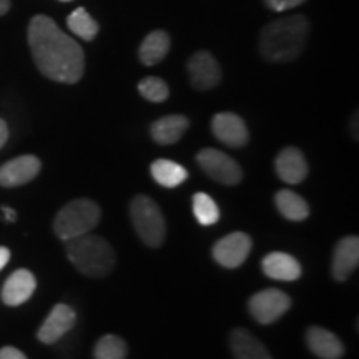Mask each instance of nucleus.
I'll list each match as a JSON object with an SVG mask.
<instances>
[{"label":"nucleus","mask_w":359,"mask_h":359,"mask_svg":"<svg viewBox=\"0 0 359 359\" xmlns=\"http://www.w3.org/2000/svg\"><path fill=\"white\" fill-rule=\"evenodd\" d=\"M29 45L39 70L58 83H77L85 70L82 47L47 15H35L29 25Z\"/></svg>","instance_id":"f257e3e1"},{"label":"nucleus","mask_w":359,"mask_h":359,"mask_svg":"<svg viewBox=\"0 0 359 359\" xmlns=\"http://www.w3.org/2000/svg\"><path fill=\"white\" fill-rule=\"evenodd\" d=\"M309 34V22L303 15H290L269 22L259 34V53L264 60L281 64L302 55Z\"/></svg>","instance_id":"f03ea898"},{"label":"nucleus","mask_w":359,"mask_h":359,"mask_svg":"<svg viewBox=\"0 0 359 359\" xmlns=\"http://www.w3.org/2000/svg\"><path fill=\"white\" fill-rule=\"evenodd\" d=\"M65 253L69 262L82 275L90 278L107 276L115 266V253L111 245L105 238L92 233L65 241Z\"/></svg>","instance_id":"7ed1b4c3"},{"label":"nucleus","mask_w":359,"mask_h":359,"mask_svg":"<svg viewBox=\"0 0 359 359\" xmlns=\"http://www.w3.org/2000/svg\"><path fill=\"white\" fill-rule=\"evenodd\" d=\"M100 217L102 210L95 201L87 198L74 200L57 213L53 231L65 243L92 231L100 223Z\"/></svg>","instance_id":"20e7f679"},{"label":"nucleus","mask_w":359,"mask_h":359,"mask_svg":"<svg viewBox=\"0 0 359 359\" xmlns=\"http://www.w3.org/2000/svg\"><path fill=\"white\" fill-rule=\"evenodd\" d=\"M130 217L137 235L150 248H158L167 236V223L160 206L150 196L137 195L130 203Z\"/></svg>","instance_id":"39448f33"},{"label":"nucleus","mask_w":359,"mask_h":359,"mask_svg":"<svg viewBox=\"0 0 359 359\" xmlns=\"http://www.w3.org/2000/svg\"><path fill=\"white\" fill-rule=\"evenodd\" d=\"M200 168L215 182L222 185H238L243 178V170L230 155L217 148H203L196 155Z\"/></svg>","instance_id":"423d86ee"},{"label":"nucleus","mask_w":359,"mask_h":359,"mask_svg":"<svg viewBox=\"0 0 359 359\" xmlns=\"http://www.w3.org/2000/svg\"><path fill=\"white\" fill-rule=\"evenodd\" d=\"M291 308V299L281 290L268 288L255 293L248 302V311L259 325H271Z\"/></svg>","instance_id":"0eeeda50"},{"label":"nucleus","mask_w":359,"mask_h":359,"mask_svg":"<svg viewBox=\"0 0 359 359\" xmlns=\"http://www.w3.org/2000/svg\"><path fill=\"white\" fill-rule=\"evenodd\" d=\"M251 238L246 233L235 231L217 241L213 246V258L219 266L235 269L241 266L251 251Z\"/></svg>","instance_id":"6e6552de"},{"label":"nucleus","mask_w":359,"mask_h":359,"mask_svg":"<svg viewBox=\"0 0 359 359\" xmlns=\"http://www.w3.org/2000/svg\"><path fill=\"white\" fill-rule=\"evenodd\" d=\"M212 130L215 138L226 147L241 148L250 142V133L245 120L231 111H222V114L215 115Z\"/></svg>","instance_id":"1a4fd4ad"},{"label":"nucleus","mask_w":359,"mask_h":359,"mask_svg":"<svg viewBox=\"0 0 359 359\" xmlns=\"http://www.w3.org/2000/svg\"><path fill=\"white\" fill-rule=\"evenodd\" d=\"M188 75L196 90H212L222 80V69L210 52H196L188 60Z\"/></svg>","instance_id":"9d476101"},{"label":"nucleus","mask_w":359,"mask_h":359,"mask_svg":"<svg viewBox=\"0 0 359 359\" xmlns=\"http://www.w3.org/2000/svg\"><path fill=\"white\" fill-rule=\"evenodd\" d=\"M40 168H42V163L34 155H22L8 160L0 167V187L13 188L25 185L37 177Z\"/></svg>","instance_id":"9b49d317"},{"label":"nucleus","mask_w":359,"mask_h":359,"mask_svg":"<svg viewBox=\"0 0 359 359\" xmlns=\"http://www.w3.org/2000/svg\"><path fill=\"white\" fill-rule=\"evenodd\" d=\"M75 320H77V314H75L74 309L67 306V304H57L47 316V320L40 326L37 338L43 344L57 343L62 336L69 333L74 327Z\"/></svg>","instance_id":"f8f14e48"},{"label":"nucleus","mask_w":359,"mask_h":359,"mask_svg":"<svg viewBox=\"0 0 359 359\" xmlns=\"http://www.w3.org/2000/svg\"><path fill=\"white\" fill-rule=\"evenodd\" d=\"M275 170L280 180L288 185H298L308 177V161L303 151L294 147H286L278 154L275 160Z\"/></svg>","instance_id":"ddd939ff"},{"label":"nucleus","mask_w":359,"mask_h":359,"mask_svg":"<svg viewBox=\"0 0 359 359\" xmlns=\"http://www.w3.org/2000/svg\"><path fill=\"white\" fill-rule=\"evenodd\" d=\"M35 288H37V281H35L32 273L24 268L17 269L4 283L2 302L7 306H20L22 303H25L34 294Z\"/></svg>","instance_id":"4468645a"},{"label":"nucleus","mask_w":359,"mask_h":359,"mask_svg":"<svg viewBox=\"0 0 359 359\" xmlns=\"http://www.w3.org/2000/svg\"><path fill=\"white\" fill-rule=\"evenodd\" d=\"M359 264V238L346 236L338 241L333 253V276L336 281H346Z\"/></svg>","instance_id":"2eb2a0df"},{"label":"nucleus","mask_w":359,"mask_h":359,"mask_svg":"<svg viewBox=\"0 0 359 359\" xmlns=\"http://www.w3.org/2000/svg\"><path fill=\"white\" fill-rule=\"evenodd\" d=\"M263 273L276 281H296L302 278V264L288 253L273 251L268 253L262 262Z\"/></svg>","instance_id":"dca6fc26"},{"label":"nucleus","mask_w":359,"mask_h":359,"mask_svg":"<svg viewBox=\"0 0 359 359\" xmlns=\"http://www.w3.org/2000/svg\"><path fill=\"white\" fill-rule=\"evenodd\" d=\"M306 343L309 351L321 359H339L344 354V346L338 336L321 326L309 327L306 331Z\"/></svg>","instance_id":"f3484780"},{"label":"nucleus","mask_w":359,"mask_h":359,"mask_svg":"<svg viewBox=\"0 0 359 359\" xmlns=\"http://www.w3.org/2000/svg\"><path fill=\"white\" fill-rule=\"evenodd\" d=\"M230 348L235 359H273L262 341L243 327H236L230 333Z\"/></svg>","instance_id":"a211bd4d"},{"label":"nucleus","mask_w":359,"mask_h":359,"mask_svg":"<svg viewBox=\"0 0 359 359\" xmlns=\"http://www.w3.org/2000/svg\"><path fill=\"white\" fill-rule=\"evenodd\" d=\"M190 127V120L185 115H167L161 116L151 123V138L160 145H173L185 135Z\"/></svg>","instance_id":"6ab92c4d"},{"label":"nucleus","mask_w":359,"mask_h":359,"mask_svg":"<svg viewBox=\"0 0 359 359\" xmlns=\"http://www.w3.org/2000/svg\"><path fill=\"white\" fill-rule=\"evenodd\" d=\"M170 50V35L163 30H154L143 40L138 50V57H140L142 64L148 67L160 64Z\"/></svg>","instance_id":"aec40b11"},{"label":"nucleus","mask_w":359,"mask_h":359,"mask_svg":"<svg viewBox=\"0 0 359 359\" xmlns=\"http://www.w3.org/2000/svg\"><path fill=\"white\" fill-rule=\"evenodd\" d=\"M278 212L290 222H303L309 217V206L303 196L291 190H280L275 196Z\"/></svg>","instance_id":"412c9836"},{"label":"nucleus","mask_w":359,"mask_h":359,"mask_svg":"<svg viewBox=\"0 0 359 359\" xmlns=\"http://www.w3.org/2000/svg\"><path fill=\"white\" fill-rule=\"evenodd\" d=\"M150 172L155 182L163 188H177L188 178V172L185 167H182L177 161L165 158L154 161L150 167Z\"/></svg>","instance_id":"4be33fe9"},{"label":"nucleus","mask_w":359,"mask_h":359,"mask_svg":"<svg viewBox=\"0 0 359 359\" xmlns=\"http://www.w3.org/2000/svg\"><path fill=\"white\" fill-rule=\"evenodd\" d=\"M67 25L77 37L87 40V42H92L97 37L98 30H100L97 22L90 17V13L83 7L75 8L70 13L69 19H67Z\"/></svg>","instance_id":"5701e85b"},{"label":"nucleus","mask_w":359,"mask_h":359,"mask_svg":"<svg viewBox=\"0 0 359 359\" xmlns=\"http://www.w3.org/2000/svg\"><path fill=\"white\" fill-rule=\"evenodd\" d=\"M127 343L116 334H105L97 341L93 349L95 359H127Z\"/></svg>","instance_id":"b1692460"},{"label":"nucleus","mask_w":359,"mask_h":359,"mask_svg":"<svg viewBox=\"0 0 359 359\" xmlns=\"http://www.w3.org/2000/svg\"><path fill=\"white\" fill-rule=\"evenodd\" d=\"M193 213H195L198 223L203 224V226H212L219 219V210L215 200L201 191L193 196Z\"/></svg>","instance_id":"393cba45"},{"label":"nucleus","mask_w":359,"mask_h":359,"mask_svg":"<svg viewBox=\"0 0 359 359\" xmlns=\"http://www.w3.org/2000/svg\"><path fill=\"white\" fill-rule=\"evenodd\" d=\"M138 92L148 102L161 103L170 97V88L165 80L158 77H145L138 82Z\"/></svg>","instance_id":"a878e982"},{"label":"nucleus","mask_w":359,"mask_h":359,"mask_svg":"<svg viewBox=\"0 0 359 359\" xmlns=\"http://www.w3.org/2000/svg\"><path fill=\"white\" fill-rule=\"evenodd\" d=\"M304 2H306V0H264L268 8H271V11L275 12L291 11V8L299 7Z\"/></svg>","instance_id":"bb28decb"},{"label":"nucleus","mask_w":359,"mask_h":359,"mask_svg":"<svg viewBox=\"0 0 359 359\" xmlns=\"http://www.w3.org/2000/svg\"><path fill=\"white\" fill-rule=\"evenodd\" d=\"M0 359H27V356L20 351V349L6 346L0 349Z\"/></svg>","instance_id":"cd10ccee"},{"label":"nucleus","mask_w":359,"mask_h":359,"mask_svg":"<svg viewBox=\"0 0 359 359\" xmlns=\"http://www.w3.org/2000/svg\"><path fill=\"white\" fill-rule=\"evenodd\" d=\"M7 140H8V127L7 123L0 118V148L6 145Z\"/></svg>","instance_id":"c85d7f7f"},{"label":"nucleus","mask_w":359,"mask_h":359,"mask_svg":"<svg viewBox=\"0 0 359 359\" xmlns=\"http://www.w3.org/2000/svg\"><path fill=\"white\" fill-rule=\"evenodd\" d=\"M11 259V251L6 246H0V269H4V266L8 263Z\"/></svg>","instance_id":"c756f323"},{"label":"nucleus","mask_w":359,"mask_h":359,"mask_svg":"<svg viewBox=\"0 0 359 359\" xmlns=\"http://www.w3.org/2000/svg\"><path fill=\"white\" fill-rule=\"evenodd\" d=\"M2 213H4V217H6L7 222L13 223L17 219V212H15V210L8 208V206H2Z\"/></svg>","instance_id":"7c9ffc66"},{"label":"nucleus","mask_w":359,"mask_h":359,"mask_svg":"<svg viewBox=\"0 0 359 359\" xmlns=\"http://www.w3.org/2000/svg\"><path fill=\"white\" fill-rule=\"evenodd\" d=\"M11 8V0H0V15H6Z\"/></svg>","instance_id":"2f4dec72"},{"label":"nucleus","mask_w":359,"mask_h":359,"mask_svg":"<svg viewBox=\"0 0 359 359\" xmlns=\"http://www.w3.org/2000/svg\"><path fill=\"white\" fill-rule=\"evenodd\" d=\"M60 2H70V0H60Z\"/></svg>","instance_id":"473e14b6"}]
</instances>
